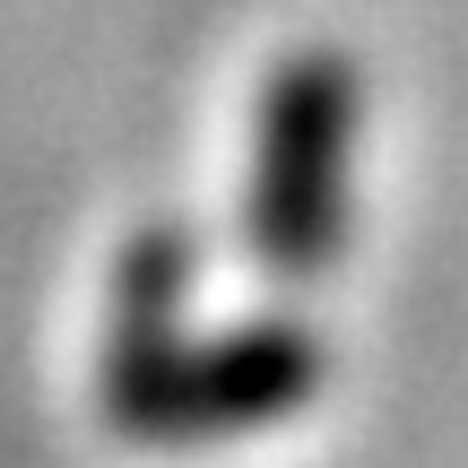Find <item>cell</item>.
I'll return each instance as SVG.
<instances>
[{
	"mask_svg": "<svg viewBox=\"0 0 468 468\" xmlns=\"http://www.w3.org/2000/svg\"><path fill=\"white\" fill-rule=\"evenodd\" d=\"M321 373L330 356L303 321H243L208 347L183 338L104 425L139 452H208V442H243L303 417L321 399Z\"/></svg>",
	"mask_w": 468,
	"mask_h": 468,
	"instance_id": "cell-2",
	"label": "cell"
},
{
	"mask_svg": "<svg viewBox=\"0 0 468 468\" xmlns=\"http://www.w3.org/2000/svg\"><path fill=\"white\" fill-rule=\"evenodd\" d=\"M183 347V234L139 226L113 269V303H104V356H96V408L113 417L165 356Z\"/></svg>",
	"mask_w": 468,
	"mask_h": 468,
	"instance_id": "cell-3",
	"label": "cell"
},
{
	"mask_svg": "<svg viewBox=\"0 0 468 468\" xmlns=\"http://www.w3.org/2000/svg\"><path fill=\"white\" fill-rule=\"evenodd\" d=\"M356 122H365V79L330 44L286 52L261 79V104H251V174H243V243L269 278H313L347 243Z\"/></svg>",
	"mask_w": 468,
	"mask_h": 468,
	"instance_id": "cell-1",
	"label": "cell"
}]
</instances>
